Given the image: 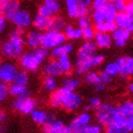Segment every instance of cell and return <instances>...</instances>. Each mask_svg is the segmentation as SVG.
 Segmentation results:
<instances>
[{"instance_id":"6da1fadb","label":"cell","mask_w":133,"mask_h":133,"mask_svg":"<svg viewBox=\"0 0 133 133\" xmlns=\"http://www.w3.org/2000/svg\"><path fill=\"white\" fill-rule=\"evenodd\" d=\"M23 31L21 29L17 28L14 31L11 33L10 40L3 45L2 51L9 58H18L21 56L23 51Z\"/></svg>"},{"instance_id":"7a4b0ae2","label":"cell","mask_w":133,"mask_h":133,"mask_svg":"<svg viewBox=\"0 0 133 133\" xmlns=\"http://www.w3.org/2000/svg\"><path fill=\"white\" fill-rule=\"evenodd\" d=\"M47 55L48 50H45L43 48H37L31 52L23 54L20 58V64L26 70L35 71Z\"/></svg>"},{"instance_id":"3957f363","label":"cell","mask_w":133,"mask_h":133,"mask_svg":"<svg viewBox=\"0 0 133 133\" xmlns=\"http://www.w3.org/2000/svg\"><path fill=\"white\" fill-rule=\"evenodd\" d=\"M55 93L60 101L61 107H63L66 110H75L81 105L82 98L76 92L70 91L69 89H65L64 87H62L61 89L56 90Z\"/></svg>"},{"instance_id":"277c9868","label":"cell","mask_w":133,"mask_h":133,"mask_svg":"<svg viewBox=\"0 0 133 133\" xmlns=\"http://www.w3.org/2000/svg\"><path fill=\"white\" fill-rule=\"evenodd\" d=\"M118 114L116 107L112 105L109 103H102L101 105L96 109V120L99 123V125L107 127L110 124Z\"/></svg>"},{"instance_id":"5b68a950","label":"cell","mask_w":133,"mask_h":133,"mask_svg":"<svg viewBox=\"0 0 133 133\" xmlns=\"http://www.w3.org/2000/svg\"><path fill=\"white\" fill-rule=\"evenodd\" d=\"M65 41H66V36L63 32L48 31L47 32L42 34L40 46L45 50H48V49L53 50V49L65 44Z\"/></svg>"},{"instance_id":"8992f818","label":"cell","mask_w":133,"mask_h":133,"mask_svg":"<svg viewBox=\"0 0 133 133\" xmlns=\"http://www.w3.org/2000/svg\"><path fill=\"white\" fill-rule=\"evenodd\" d=\"M116 14L117 12L115 11V9L113 8L112 4L108 2V5L103 9L93 11L92 19L95 22V24L105 22V21H114Z\"/></svg>"},{"instance_id":"52a82bcc","label":"cell","mask_w":133,"mask_h":133,"mask_svg":"<svg viewBox=\"0 0 133 133\" xmlns=\"http://www.w3.org/2000/svg\"><path fill=\"white\" fill-rule=\"evenodd\" d=\"M128 127V118L117 114L110 124L105 127V133H129Z\"/></svg>"},{"instance_id":"ba28073f","label":"cell","mask_w":133,"mask_h":133,"mask_svg":"<svg viewBox=\"0 0 133 133\" xmlns=\"http://www.w3.org/2000/svg\"><path fill=\"white\" fill-rule=\"evenodd\" d=\"M119 68V75L125 79L128 76H133V57L122 56L116 60Z\"/></svg>"},{"instance_id":"9c48e42d","label":"cell","mask_w":133,"mask_h":133,"mask_svg":"<svg viewBox=\"0 0 133 133\" xmlns=\"http://www.w3.org/2000/svg\"><path fill=\"white\" fill-rule=\"evenodd\" d=\"M35 105H36L35 101L33 99H31V98L28 97V95L18 97L14 103V108L25 114L31 113L34 110Z\"/></svg>"},{"instance_id":"30bf717a","label":"cell","mask_w":133,"mask_h":133,"mask_svg":"<svg viewBox=\"0 0 133 133\" xmlns=\"http://www.w3.org/2000/svg\"><path fill=\"white\" fill-rule=\"evenodd\" d=\"M60 11V4L56 0H47L39 7V14L45 17H51Z\"/></svg>"},{"instance_id":"8fae6325","label":"cell","mask_w":133,"mask_h":133,"mask_svg":"<svg viewBox=\"0 0 133 133\" xmlns=\"http://www.w3.org/2000/svg\"><path fill=\"white\" fill-rule=\"evenodd\" d=\"M17 73L16 66L11 63L0 65V80L4 83H11L14 80Z\"/></svg>"},{"instance_id":"7c38bea8","label":"cell","mask_w":133,"mask_h":133,"mask_svg":"<svg viewBox=\"0 0 133 133\" xmlns=\"http://www.w3.org/2000/svg\"><path fill=\"white\" fill-rule=\"evenodd\" d=\"M17 11H19V4L16 1L0 0V12L5 18L11 20Z\"/></svg>"},{"instance_id":"4fadbf2b","label":"cell","mask_w":133,"mask_h":133,"mask_svg":"<svg viewBox=\"0 0 133 133\" xmlns=\"http://www.w3.org/2000/svg\"><path fill=\"white\" fill-rule=\"evenodd\" d=\"M97 46L93 41H86L82 44L77 52V60H86L95 55Z\"/></svg>"},{"instance_id":"5bb4252c","label":"cell","mask_w":133,"mask_h":133,"mask_svg":"<svg viewBox=\"0 0 133 133\" xmlns=\"http://www.w3.org/2000/svg\"><path fill=\"white\" fill-rule=\"evenodd\" d=\"M11 21L17 26V28L23 29L27 28L31 24V14L27 11L19 10L15 12L14 17L11 18Z\"/></svg>"},{"instance_id":"9a60e30c","label":"cell","mask_w":133,"mask_h":133,"mask_svg":"<svg viewBox=\"0 0 133 133\" xmlns=\"http://www.w3.org/2000/svg\"><path fill=\"white\" fill-rule=\"evenodd\" d=\"M131 33L127 30H122V29H116L112 32V40H113L115 46L118 48H123L125 46V44L128 42L130 38Z\"/></svg>"},{"instance_id":"2e32d148","label":"cell","mask_w":133,"mask_h":133,"mask_svg":"<svg viewBox=\"0 0 133 133\" xmlns=\"http://www.w3.org/2000/svg\"><path fill=\"white\" fill-rule=\"evenodd\" d=\"M114 23L117 29H122V30H127V31L130 28L131 25H133L132 19L125 12L117 14L114 18Z\"/></svg>"},{"instance_id":"e0dca14e","label":"cell","mask_w":133,"mask_h":133,"mask_svg":"<svg viewBox=\"0 0 133 133\" xmlns=\"http://www.w3.org/2000/svg\"><path fill=\"white\" fill-rule=\"evenodd\" d=\"M94 40L95 45L101 49H108L112 45V38L108 33L96 32L94 36Z\"/></svg>"},{"instance_id":"ac0fdd59","label":"cell","mask_w":133,"mask_h":133,"mask_svg":"<svg viewBox=\"0 0 133 133\" xmlns=\"http://www.w3.org/2000/svg\"><path fill=\"white\" fill-rule=\"evenodd\" d=\"M118 113L121 114L122 116L128 118V117L132 116L133 114V101L130 100H125L122 102L120 105L116 107Z\"/></svg>"},{"instance_id":"d6986e66","label":"cell","mask_w":133,"mask_h":133,"mask_svg":"<svg viewBox=\"0 0 133 133\" xmlns=\"http://www.w3.org/2000/svg\"><path fill=\"white\" fill-rule=\"evenodd\" d=\"M45 72L48 74V76H51V77L59 76V75L64 73L61 66H60L57 60H53V61L50 62L45 68Z\"/></svg>"},{"instance_id":"ffe728a7","label":"cell","mask_w":133,"mask_h":133,"mask_svg":"<svg viewBox=\"0 0 133 133\" xmlns=\"http://www.w3.org/2000/svg\"><path fill=\"white\" fill-rule=\"evenodd\" d=\"M41 37H42V33L39 31H31L29 32L28 36H27V45H28L30 48H32V49H37L40 46V43H41Z\"/></svg>"},{"instance_id":"44dd1931","label":"cell","mask_w":133,"mask_h":133,"mask_svg":"<svg viewBox=\"0 0 133 133\" xmlns=\"http://www.w3.org/2000/svg\"><path fill=\"white\" fill-rule=\"evenodd\" d=\"M116 29L117 27L114 21H105V22L95 24L94 30L96 31V32L108 33V32H113Z\"/></svg>"},{"instance_id":"7402d4cb","label":"cell","mask_w":133,"mask_h":133,"mask_svg":"<svg viewBox=\"0 0 133 133\" xmlns=\"http://www.w3.org/2000/svg\"><path fill=\"white\" fill-rule=\"evenodd\" d=\"M50 19H51V18H50V17H45V16L40 15V14H38V15H36V17L34 18V20H33L34 27H35L39 31L49 30L50 24Z\"/></svg>"},{"instance_id":"603a6c76","label":"cell","mask_w":133,"mask_h":133,"mask_svg":"<svg viewBox=\"0 0 133 133\" xmlns=\"http://www.w3.org/2000/svg\"><path fill=\"white\" fill-rule=\"evenodd\" d=\"M73 50V46L71 44H63L59 47L53 49L51 51V57L52 58H57L58 56L62 54H69Z\"/></svg>"},{"instance_id":"cb8c5ba5","label":"cell","mask_w":133,"mask_h":133,"mask_svg":"<svg viewBox=\"0 0 133 133\" xmlns=\"http://www.w3.org/2000/svg\"><path fill=\"white\" fill-rule=\"evenodd\" d=\"M66 38L69 39H79L82 37V30L80 28H74L72 25H68L65 27L64 32Z\"/></svg>"},{"instance_id":"d4e9b609","label":"cell","mask_w":133,"mask_h":133,"mask_svg":"<svg viewBox=\"0 0 133 133\" xmlns=\"http://www.w3.org/2000/svg\"><path fill=\"white\" fill-rule=\"evenodd\" d=\"M57 61L61 66L63 71L66 72V73H69L72 69V64L71 61L69 59V54H62V55L58 56L57 57Z\"/></svg>"},{"instance_id":"484cf974","label":"cell","mask_w":133,"mask_h":133,"mask_svg":"<svg viewBox=\"0 0 133 133\" xmlns=\"http://www.w3.org/2000/svg\"><path fill=\"white\" fill-rule=\"evenodd\" d=\"M63 28H65V20L61 16H54L50 19L49 31H61Z\"/></svg>"},{"instance_id":"4316f807","label":"cell","mask_w":133,"mask_h":133,"mask_svg":"<svg viewBox=\"0 0 133 133\" xmlns=\"http://www.w3.org/2000/svg\"><path fill=\"white\" fill-rule=\"evenodd\" d=\"M9 92L10 94H11L12 96H17V97H21V96H26L28 95V91L26 87L19 86L16 84H12L9 88Z\"/></svg>"},{"instance_id":"83f0119b","label":"cell","mask_w":133,"mask_h":133,"mask_svg":"<svg viewBox=\"0 0 133 133\" xmlns=\"http://www.w3.org/2000/svg\"><path fill=\"white\" fill-rule=\"evenodd\" d=\"M66 11L69 16L70 17H76L77 15V11H78V3L76 0H66Z\"/></svg>"},{"instance_id":"f1b7e54d","label":"cell","mask_w":133,"mask_h":133,"mask_svg":"<svg viewBox=\"0 0 133 133\" xmlns=\"http://www.w3.org/2000/svg\"><path fill=\"white\" fill-rule=\"evenodd\" d=\"M103 71H105L107 74L113 78L117 75H119V68L116 62H109L105 66V69Z\"/></svg>"},{"instance_id":"f546056e","label":"cell","mask_w":133,"mask_h":133,"mask_svg":"<svg viewBox=\"0 0 133 133\" xmlns=\"http://www.w3.org/2000/svg\"><path fill=\"white\" fill-rule=\"evenodd\" d=\"M86 82L92 86H96L100 84L101 81H100L99 73L96 71H89L86 75Z\"/></svg>"},{"instance_id":"4dcf8cb0","label":"cell","mask_w":133,"mask_h":133,"mask_svg":"<svg viewBox=\"0 0 133 133\" xmlns=\"http://www.w3.org/2000/svg\"><path fill=\"white\" fill-rule=\"evenodd\" d=\"M48 114L43 110H33L31 112L32 120L36 124H44Z\"/></svg>"},{"instance_id":"1f68e13d","label":"cell","mask_w":133,"mask_h":133,"mask_svg":"<svg viewBox=\"0 0 133 133\" xmlns=\"http://www.w3.org/2000/svg\"><path fill=\"white\" fill-rule=\"evenodd\" d=\"M102 127L99 125H88L86 127H82L78 133H101Z\"/></svg>"},{"instance_id":"d6a6232c","label":"cell","mask_w":133,"mask_h":133,"mask_svg":"<svg viewBox=\"0 0 133 133\" xmlns=\"http://www.w3.org/2000/svg\"><path fill=\"white\" fill-rule=\"evenodd\" d=\"M80 85V80L77 78H70V79H66L64 82V88L69 89L70 91H74Z\"/></svg>"},{"instance_id":"836d02e7","label":"cell","mask_w":133,"mask_h":133,"mask_svg":"<svg viewBox=\"0 0 133 133\" xmlns=\"http://www.w3.org/2000/svg\"><path fill=\"white\" fill-rule=\"evenodd\" d=\"M28 74L26 73L25 71H19L17 72L16 75H15V78H14V82L16 85H19V86L25 87L28 83Z\"/></svg>"},{"instance_id":"e575fe53","label":"cell","mask_w":133,"mask_h":133,"mask_svg":"<svg viewBox=\"0 0 133 133\" xmlns=\"http://www.w3.org/2000/svg\"><path fill=\"white\" fill-rule=\"evenodd\" d=\"M75 120L77 121V123L81 127H86V125H89V123L91 121V115L88 112H83L77 118H75Z\"/></svg>"},{"instance_id":"d590c367","label":"cell","mask_w":133,"mask_h":133,"mask_svg":"<svg viewBox=\"0 0 133 133\" xmlns=\"http://www.w3.org/2000/svg\"><path fill=\"white\" fill-rule=\"evenodd\" d=\"M113 8L115 9L117 14L120 12H125V9H127V2L125 0H113L111 2Z\"/></svg>"},{"instance_id":"8d00e7d4","label":"cell","mask_w":133,"mask_h":133,"mask_svg":"<svg viewBox=\"0 0 133 133\" xmlns=\"http://www.w3.org/2000/svg\"><path fill=\"white\" fill-rule=\"evenodd\" d=\"M95 30L91 27H89V28H86L82 30V37H83L86 41H91L92 39H94L95 36Z\"/></svg>"},{"instance_id":"74e56055","label":"cell","mask_w":133,"mask_h":133,"mask_svg":"<svg viewBox=\"0 0 133 133\" xmlns=\"http://www.w3.org/2000/svg\"><path fill=\"white\" fill-rule=\"evenodd\" d=\"M101 104H102L101 99H100L98 96H94V97H92V98L89 99V104H88V105H86L85 109H86V110H89V108H92V109H97L100 105H101Z\"/></svg>"},{"instance_id":"f35d334b","label":"cell","mask_w":133,"mask_h":133,"mask_svg":"<svg viewBox=\"0 0 133 133\" xmlns=\"http://www.w3.org/2000/svg\"><path fill=\"white\" fill-rule=\"evenodd\" d=\"M44 86L47 90H54L56 89V86H57L55 78L51 77V76L46 77V79L44 81Z\"/></svg>"},{"instance_id":"ab89813d","label":"cell","mask_w":133,"mask_h":133,"mask_svg":"<svg viewBox=\"0 0 133 133\" xmlns=\"http://www.w3.org/2000/svg\"><path fill=\"white\" fill-rule=\"evenodd\" d=\"M78 25H79V28H80L81 30H84V29L90 27L91 21H90V19H89L88 16L80 17V18L78 19Z\"/></svg>"},{"instance_id":"60d3db41","label":"cell","mask_w":133,"mask_h":133,"mask_svg":"<svg viewBox=\"0 0 133 133\" xmlns=\"http://www.w3.org/2000/svg\"><path fill=\"white\" fill-rule=\"evenodd\" d=\"M99 76H100V81H101V83L104 84V85H108V84H110L112 82V77L109 76L108 74H107L105 71H101L99 73Z\"/></svg>"},{"instance_id":"b9f144b4","label":"cell","mask_w":133,"mask_h":133,"mask_svg":"<svg viewBox=\"0 0 133 133\" xmlns=\"http://www.w3.org/2000/svg\"><path fill=\"white\" fill-rule=\"evenodd\" d=\"M108 4V1H107V0H94L93 2L91 3L92 5V8H93V10H100V9H103L104 7H105V6Z\"/></svg>"},{"instance_id":"7bdbcfd3","label":"cell","mask_w":133,"mask_h":133,"mask_svg":"<svg viewBox=\"0 0 133 133\" xmlns=\"http://www.w3.org/2000/svg\"><path fill=\"white\" fill-rule=\"evenodd\" d=\"M9 93L8 87L5 84H0V101H3Z\"/></svg>"},{"instance_id":"ee69618b","label":"cell","mask_w":133,"mask_h":133,"mask_svg":"<svg viewBox=\"0 0 133 133\" xmlns=\"http://www.w3.org/2000/svg\"><path fill=\"white\" fill-rule=\"evenodd\" d=\"M125 14L130 17L133 21V1H129L127 3V9H125Z\"/></svg>"},{"instance_id":"f6af8a7d","label":"cell","mask_w":133,"mask_h":133,"mask_svg":"<svg viewBox=\"0 0 133 133\" xmlns=\"http://www.w3.org/2000/svg\"><path fill=\"white\" fill-rule=\"evenodd\" d=\"M55 121L56 120H55V118H54V115H52V114H48L47 118H46V121H45V123L43 125H44V127H49V125H50L51 124H53Z\"/></svg>"},{"instance_id":"bcb514c9","label":"cell","mask_w":133,"mask_h":133,"mask_svg":"<svg viewBox=\"0 0 133 133\" xmlns=\"http://www.w3.org/2000/svg\"><path fill=\"white\" fill-rule=\"evenodd\" d=\"M88 14H89V9L87 8H81L79 7L78 8V11H77V15L76 17H85V16H88Z\"/></svg>"},{"instance_id":"7dc6e473","label":"cell","mask_w":133,"mask_h":133,"mask_svg":"<svg viewBox=\"0 0 133 133\" xmlns=\"http://www.w3.org/2000/svg\"><path fill=\"white\" fill-rule=\"evenodd\" d=\"M78 6L81 7V8H87L89 9V7L91 5V1L90 0H80V1H77Z\"/></svg>"},{"instance_id":"c3c4849f","label":"cell","mask_w":133,"mask_h":133,"mask_svg":"<svg viewBox=\"0 0 133 133\" xmlns=\"http://www.w3.org/2000/svg\"><path fill=\"white\" fill-rule=\"evenodd\" d=\"M6 18L3 15H0V32H2L6 28Z\"/></svg>"},{"instance_id":"681fc988","label":"cell","mask_w":133,"mask_h":133,"mask_svg":"<svg viewBox=\"0 0 133 133\" xmlns=\"http://www.w3.org/2000/svg\"><path fill=\"white\" fill-rule=\"evenodd\" d=\"M105 89H107V86L104 85V84H102V83H100V84H98V85H96V86H94L95 91H97V92L104 91Z\"/></svg>"},{"instance_id":"f907efd6","label":"cell","mask_w":133,"mask_h":133,"mask_svg":"<svg viewBox=\"0 0 133 133\" xmlns=\"http://www.w3.org/2000/svg\"><path fill=\"white\" fill-rule=\"evenodd\" d=\"M52 133H72V131L69 129V127H63L62 128H60V129H58V130L54 131V132Z\"/></svg>"},{"instance_id":"816d5d0a","label":"cell","mask_w":133,"mask_h":133,"mask_svg":"<svg viewBox=\"0 0 133 133\" xmlns=\"http://www.w3.org/2000/svg\"><path fill=\"white\" fill-rule=\"evenodd\" d=\"M128 90L133 95V81H131L130 83L128 84Z\"/></svg>"},{"instance_id":"f5cc1de1","label":"cell","mask_w":133,"mask_h":133,"mask_svg":"<svg viewBox=\"0 0 133 133\" xmlns=\"http://www.w3.org/2000/svg\"><path fill=\"white\" fill-rule=\"evenodd\" d=\"M4 119H5V114L2 110H0V121H3Z\"/></svg>"},{"instance_id":"db71d44e","label":"cell","mask_w":133,"mask_h":133,"mask_svg":"<svg viewBox=\"0 0 133 133\" xmlns=\"http://www.w3.org/2000/svg\"><path fill=\"white\" fill-rule=\"evenodd\" d=\"M1 131H2V128H1V127H0V133H1Z\"/></svg>"},{"instance_id":"11a10c76","label":"cell","mask_w":133,"mask_h":133,"mask_svg":"<svg viewBox=\"0 0 133 133\" xmlns=\"http://www.w3.org/2000/svg\"><path fill=\"white\" fill-rule=\"evenodd\" d=\"M132 116H133V114H132Z\"/></svg>"}]
</instances>
